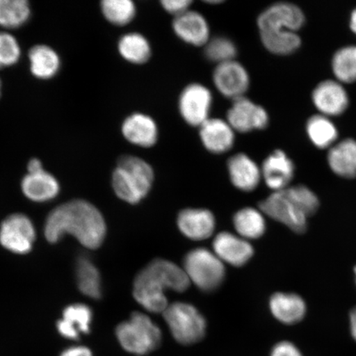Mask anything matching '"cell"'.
<instances>
[{
	"label": "cell",
	"mask_w": 356,
	"mask_h": 356,
	"mask_svg": "<svg viewBox=\"0 0 356 356\" xmlns=\"http://www.w3.org/2000/svg\"><path fill=\"white\" fill-rule=\"evenodd\" d=\"M104 217L92 204L84 200H70L49 213L44 226L48 242L56 243L65 234L73 235L88 249L99 248L104 242Z\"/></svg>",
	"instance_id": "6da1fadb"
},
{
	"label": "cell",
	"mask_w": 356,
	"mask_h": 356,
	"mask_svg": "<svg viewBox=\"0 0 356 356\" xmlns=\"http://www.w3.org/2000/svg\"><path fill=\"white\" fill-rule=\"evenodd\" d=\"M191 284L184 268L175 262L156 258L136 275L133 296L141 307L153 314H163L169 304L167 291L184 293Z\"/></svg>",
	"instance_id": "7a4b0ae2"
},
{
	"label": "cell",
	"mask_w": 356,
	"mask_h": 356,
	"mask_svg": "<svg viewBox=\"0 0 356 356\" xmlns=\"http://www.w3.org/2000/svg\"><path fill=\"white\" fill-rule=\"evenodd\" d=\"M257 22L261 42L271 54L289 56L299 50L302 42L297 33L304 26L305 17L296 4H271L260 13Z\"/></svg>",
	"instance_id": "3957f363"
},
{
	"label": "cell",
	"mask_w": 356,
	"mask_h": 356,
	"mask_svg": "<svg viewBox=\"0 0 356 356\" xmlns=\"http://www.w3.org/2000/svg\"><path fill=\"white\" fill-rule=\"evenodd\" d=\"M260 211L282 222L296 234H304L308 219L317 212L319 200L313 191L304 185L289 186L274 191L258 204Z\"/></svg>",
	"instance_id": "277c9868"
},
{
	"label": "cell",
	"mask_w": 356,
	"mask_h": 356,
	"mask_svg": "<svg viewBox=\"0 0 356 356\" xmlns=\"http://www.w3.org/2000/svg\"><path fill=\"white\" fill-rule=\"evenodd\" d=\"M154 181L152 166L145 159L134 155L120 157L111 176V186L118 197L136 204L150 193Z\"/></svg>",
	"instance_id": "5b68a950"
},
{
	"label": "cell",
	"mask_w": 356,
	"mask_h": 356,
	"mask_svg": "<svg viewBox=\"0 0 356 356\" xmlns=\"http://www.w3.org/2000/svg\"><path fill=\"white\" fill-rule=\"evenodd\" d=\"M115 336L124 350L136 355L152 353L162 342L160 328L140 312H134L130 318L118 324Z\"/></svg>",
	"instance_id": "8992f818"
},
{
	"label": "cell",
	"mask_w": 356,
	"mask_h": 356,
	"mask_svg": "<svg viewBox=\"0 0 356 356\" xmlns=\"http://www.w3.org/2000/svg\"><path fill=\"white\" fill-rule=\"evenodd\" d=\"M182 268L190 282L204 293L217 291L225 282L224 262L207 248H197L186 253Z\"/></svg>",
	"instance_id": "52a82bcc"
},
{
	"label": "cell",
	"mask_w": 356,
	"mask_h": 356,
	"mask_svg": "<svg viewBox=\"0 0 356 356\" xmlns=\"http://www.w3.org/2000/svg\"><path fill=\"white\" fill-rule=\"evenodd\" d=\"M162 314L173 338L179 344L198 343L206 336V318L188 302H172Z\"/></svg>",
	"instance_id": "ba28073f"
},
{
	"label": "cell",
	"mask_w": 356,
	"mask_h": 356,
	"mask_svg": "<svg viewBox=\"0 0 356 356\" xmlns=\"http://www.w3.org/2000/svg\"><path fill=\"white\" fill-rule=\"evenodd\" d=\"M212 93L199 83L186 86L178 99V110L184 121L191 127H200L210 118Z\"/></svg>",
	"instance_id": "9c48e42d"
},
{
	"label": "cell",
	"mask_w": 356,
	"mask_h": 356,
	"mask_svg": "<svg viewBox=\"0 0 356 356\" xmlns=\"http://www.w3.org/2000/svg\"><path fill=\"white\" fill-rule=\"evenodd\" d=\"M35 239L33 222L24 213H13L0 226V244L16 254H26L32 250Z\"/></svg>",
	"instance_id": "30bf717a"
},
{
	"label": "cell",
	"mask_w": 356,
	"mask_h": 356,
	"mask_svg": "<svg viewBox=\"0 0 356 356\" xmlns=\"http://www.w3.org/2000/svg\"><path fill=\"white\" fill-rule=\"evenodd\" d=\"M232 102V106L227 111L226 121L235 132L246 134L268 127L270 117L264 106L255 104L247 97Z\"/></svg>",
	"instance_id": "8fae6325"
},
{
	"label": "cell",
	"mask_w": 356,
	"mask_h": 356,
	"mask_svg": "<svg viewBox=\"0 0 356 356\" xmlns=\"http://www.w3.org/2000/svg\"><path fill=\"white\" fill-rule=\"evenodd\" d=\"M212 78L220 95L232 101L245 97L250 87L248 70L235 60L216 65Z\"/></svg>",
	"instance_id": "7c38bea8"
},
{
	"label": "cell",
	"mask_w": 356,
	"mask_h": 356,
	"mask_svg": "<svg viewBox=\"0 0 356 356\" xmlns=\"http://www.w3.org/2000/svg\"><path fill=\"white\" fill-rule=\"evenodd\" d=\"M177 225L185 237L202 241L211 237L216 221L213 213L207 209L186 208L178 213Z\"/></svg>",
	"instance_id": "4fadbf2b"
},
{
	"label": "cell",
	"mask_w": 356,
	"mask_h": 356,
	"mask_svg": "<svg viewBox=\"0 0 356 356\" xmlns=\"http://www.w3.org/2000/svg\"><path fill=\"white\" fill-rule=\"evenodd\" d=\"M121 131L129 143L140 148H152L159 140L157 123L150 115L135 113L124 119Z\"/></svg>",
	"instance_id": "5bb4252c"
},
{
	"label": "cell",
	"mask_w": 356,
	"mask_h": 356,
	"mask_svg": "<svg viewBox=\"0 0 356 356\" xmlns=\"http://www.w3.org/2000/svg\"><path fill=\"white\" fill-rule=\"evenodd\" d=\"M261 170L266 185L278 191L289 188L295 176L296 166L284 151L275 149L264 159Z\"/></svg>",
	"instance_id": "9a60e30c"
},
{
	"label": "cell",
	"mask_w": 356,
	"mask_h": 356,
	"mask_svg": "<svg viewBox=\"0 0 356 356\" xmlns=\"http://www.w3.org/2000/svg\"><path fill=\"white\" fill-rule=\"evenodd\" d=\"M213 249L222 262L235 267L246 265L254 255V248L250 243L227 231L216 236Z\"/></svg>",
	"instance_id": "2e32d148"
},
{
	"label": "cell",
	"mask_w": 356,
	"mask_h": 356,
	"mask_svg": "<svg viewBox=\"0 0 356 356\" xmlns=\"http://www.w3.org/2000/svg\"><path fill=\"white\" fill-rule=\"evenodd\" d=\"M172 30L177 37L194 47H204L211 39L208 22L202 13L189 10L172 21Z\"/></svg>",
	"instance_id": "e0dca14e"
},
{
	"label": "cell",
	"mask_w": 356,
	"mask_h": 356,
	"mask_svg": "<svg viewBox=\"0 0 356 356\" xmlns=\"http://www.w3.org/2000/svg\"><path fill=\"white\" fill-rule=\"evenodd\" d=\"M199 136L204 149L211 154H225L234 145V129L220 118H209L199 127Z\"/></svg>",
	"instance_id": "ac0fdd59"
},
{
	"label": "cell",
	"mask_w": 356,
	"mask_h": 356,
	"mask_svg": "<svg viewBox=\"0 0 356 356\" xmlns=\"http://www.w3.org/2000/svg\"><path fill=\"white\" fill-rule=\"evenodd\" d=\"M312 99L316 108L323 115H339L349 106V97L340 83L325 80L313 91Z\"/></svg>",
	"instance_id": "d6986e66"
},
{
	"label": "cell",
	"mask_w": 356,
	"mask_h": 356,
	"mask_svg": "<svg viewBox=\"0 0 356 356\" xmlns=\"http://www.w3.org/2000/svg\"><path fill=\"white\" fill-rule=\"evenodd\" d=\"M230 181L239 191L252 193L261 180V168L254 160L243 153L236 154L227 162Z\"/></svg>",
	"instance_id": "ffe728a7"
},
{
	"label": "cell",
	"mask_w": 356,
	"mask_h": 356,
	"mask_svg": "<svg viewBox=\"0 0 356 356\" xmlns=\"http://www.w3.org/2000/svg\"><path fill=\"white\" fill-rule=\"evenodd\" d=\"M92 311L83 304L67 306L62 318L56 323L57 331L66 339L77 341L81 334L90 332Z\"/></svg>",
	"instance_id": "44dd1931"
},
{
	"label": "cell",
	"mask_w": 356,
	"mask_h": 356,
	"mask_svg": "<svg viewBox=\"0 0 356 356\" xmlns=\"http://www.w3.org/2000/svg\"><path fill=\"white\" fill-rule=\"evenodd\" d=\"M21 188L26 198L34 202H46L59 195L60 186L56 177L44 169L25 175L21 181Z\"/></svg>",
	"instance_id": "7402d4cb"
},
{
	"label": "cell",
	"mask_w": 356,
	"mask_h": 356,
	"mask_svg": "<svg viewBox=\"0 0 356 356\" xmlns=\"http://www.w3.org/2000/svg\"><path fill=\"white\" fill-rule=\"evenodd\" d=\"M29 70L39 80H50L59 74L61 58L54 48L46 44H38L29 51Z\"/></svg>",
	"instance_id": "603a6c76"
},
{
	"label": "cell",
	"mask_w": 356,
	"mask_h": 356,
	"mask_svg": "<svg viewBox=\"0 0 356 356\" xmlns=\"http://www.w3.org/2000/svg\"><path fill=\"white\" fill-rule=\"evenodd\" d=\"M271 314L279 322L293 325L302 321L306 314V305L300 296L293 293L277 292L270 297Z\"/></svg>",
	"instance_id": "cb8c5ba5"
},
{
	"label": "cell",
	"mask_w": 356,
	"mask_h": 356,
	"mask_svg": "<svg viewBox=\"0 0 356 356\" xmlns=\"http://www.w3.org/2000/svg\"><path fill=\"white\" fill-rule=\"evenodd\" d=\"M327 161L333 172L345 178L356 177V141L346 139L331 147Z\"/></svg>",
	"instance_id": "d4e9b609"
},
{
	"label": "cell",
	"mask_w": 356,
	"mask_h": 356,
	"mask_svg": "<svg viewBox=\"0 0 356 356\" xmlns=\"http://www.w3.org/2000/svg\"><path fill=\"white\" fill-rule=\"evenodd\" d=\"M79 291L93 300H99L102 296L100 271L86 255L78 257L75 266Z\"/></svg>",
	"instance_id": "484cf974"
},
{
	"label": "cell",
	"mask_w": 356,
	"mask_h": 356,
	"mask_svg": "<svg viewBox=\"0 0 356 356\" xmlns=\"http://www.w3.org/2000/svg\"><path fill=\"white\" fill-rule=\"evenodd\" d=\"M118 49L120 56L129 63L146 64L152 56L149 40L140 33H129L119 39Z\"/></svg>",
	"instance_id": "4316f807"
},
{
	"label": "cell",
	"mask_w": 356,
	"mask_h": 356,
	"mask_svg": "<svg viewBox=\"0 0 356 356\" xmlns=\"http://www.w3.org/2000/svg\"><path fill=\"white\" fill-rule=\"evenodd\" d=\"M234 229L244 239H258L266 233V225L260 211L252 207L241 209L233 217Z\"/></svg>",
	"instance_id": "83f0119b"
},
{
	"label": "cell",
	"mask_w": 356,
	"mask_h": 356,
	"mask_svg": "<svg viewBox=\"0 0 356 356\" xmlns=\"http://www.w3.org/2000/svg\"><path fill=\"white\" fill-rule=\"evenodd\" d=\"M306 132L312 143L322 149L331 148L338 137L335 124L323 115L311 117L306 124Z\"/></svg>",
	"instance_id": "f1b7e54d"
},
{
	"label": "cell",
	"mask_w": 356,
	"mask_h": 356,
	"mask_svg": "<svg viewBox=\"0 0 356 356\" xmlns=\"http://www.w3.org/2000/svg\"><path fill=\"white\" fill-rule=\"evenodd\" d=\"M32 16L28 0H0V26L17 29L24 26Z\"/></svg>",
	"instance_id": "f546056e"
},
{
	"label": "cell",
	"mask_w": 356,
	"mask_h": 356,
	"mask_svg": "<svg viewBox=\"0 0 356 356\" xmlns=\"http://www.w3.org/2000/svg\"><path fill=\"white\" fill-rule=\"evenodd\" d=\"M102 15L111 24L124 26L135 19L137 8L131 0H104L100 3Z\"/></svg>",
	"instance_id": "4dcf8cb0"
},
{
	"label": "cell",
	"mask_w": 356,
	"mask_h": 356,
	"mask_svg": "<svg viewBox=\"0 0 356 356\" xmlns=\"http://www.w3.org/2000/svg\"><path fill=\"white\" fill-rule=\"evenodd\" d=\"M332 66L334 75L340 82H356V47H342L333 56Z\"/></svg>",
	"instance_id": "1f68e13d"
},
{
	"label": "cell",
	"mask_w": 356,
	"mask_h": 356,
	"mask_svg": "<svg viewBox=\"0 0 356 356\" xmlns=\"http://www.w3.org/2000/svg\"><path fill=\"white\" fill-rule=\"evenodd\" d=\"M204 56L216 65L235 60L238 49L233 40L224 35L212 38L204 47Z\"/></svg>",
	"instance_id": "d6a6232c"
},
{
	"label": "cell",
	"mask_w": 356,
	"mask_h": 356,
	"mask_svg": "<svg viewBox=\"0 0 356 356\" xmlns=\"http://www.w3.org/2000/svg\"><path fill=\"white\" fill-rule=\"evenodd\" d=\"M21 56V46L15 35L0 32V70L16 65Z\"/></svg>",
	"instance_id": "836d02e7"
},
{
	"label": "cell",
	"mask_w": 356,
	"mask_h": 356,
	"mask_svg": "<svg viewBox=\"0 0 356 356\" xmlns=\"http://www.w3.org/2000/svg\"><path fill=\"white\" fill-rule=\"evenodd\" d=\"M193 3L191 0H163L160 3L164 10L176 17L189 11Z\"/></svg>",
	"instance_id": "e575fe53"
},
{
	"label": "cell",
	"mask_w": 356,
	"mask_h": 356,
	"mask_svg": "<svg viewBox=\"0 0 356 356\" xmlns=\"http://www.w3.org/2000/svg\"><path fill=\"white\" fill-rule=\"evenodd\" d=\"M270 356H302L300 350L289 341H280L271 350Z\"/></svg>",
	"instance_id": "d590c367"
},
{
	"label": "cell",
	"mask_w": 356,
	"mask_h": 356,
	"mask_svg": "<svg viewBox=\"0 0 356 356\" xmlns=\"http://www.w3.org/2000/svg\"><path fill=\"white\" fill-rule=\"evenodd\" d=\"M60 356H92V353L88 347L77 346L65 349Z\"/></svg>",
	"instance_id": "8d00e7d4"
},
{
	"label": "cell",
	"mask_w": 356,
	"mask_h": 356,
	"mask_svg": "<svg viewBox=\"0 0 356 356\" xmlns=\"http://www.w3.org/2000/svg\"><path fill=\"white\" fill-rule=\"evenodd\" d=\"M28 173H34L44 170L43 163L38 158L31 159L28 163Z\"/></svg>",
	"instance_id": "74e56055"
},
{
	"label": "cell",
	"mask_w": 356,
	"mask_h": 356,
	"mask_svg": "<svg viewBox=\"0 0 356 356\" xmlns=\"http://www.w3.org/2000/svg\"><path fill=\"white\" fill-rule=\"evenodd\" d=\"M350 320L351 334L356 341V307L350 312Z\"/></svg>",
	"instance_id": "f35d334b"
},
{
	"label": "cell",
	"mask_w": 356,
	"mask_h": 356,
	"mask_svg": "<svg viewBox=\"0 0 356 356\" xmlns=\"http://www.w3.org/2000/svg\"><path fill=\"white\" fill-rule=\"evenodd\" d=\"M350 26L351 30L353 31V33L356 34V8L353 10V12L351 13Z\"/></svg>",
	"instance_id": "ab89813d"
},
{
	"label": "cell",
	"mask_w": 356,
	"mask_h": 356,
	"mask_svg": "<svg viewBox=\"0 0 356 356\" xmlns=\"http://www.w3.org/2000/svg\"><path fill=\"white\" fill-rule=\"evenodd\" d=\"M207 3H209V4H213V6H215V4H220L221 3H222V1H220V0H218V1H213V0H211V1H206Z\"/></svg>",
	"instance_id": "60d3db41"
},
{
	"label": "cell",
	"mask_w": 356,
	"mask_h": 356,
	"mask_svg": "<svg viewBox=\"0 0 356 356\" xmlns=\"http://www.w3.org/2000/svg\"><path fill=\"white\" fill-rule=\"evenodd\" d=\"M2 88H3L2 81H1V79H0V97H1V95H2Z\"/></svg>",
	"instance_id": "b9f144b4"
},
{
	"label": "cell",
	"mask_w": 356,
	"mask_h": 356,
	"mask_svg": "<svg viewBox=\"0 0 356 356\" xmlns=\"http://www.w3.org/2000/svg\"><path fill=\"white\" fill-rule=\"evenodd\" d=\"M355 280H356V266H355Z\"/></svg>",
	"instance_id": "7bdbcfd3"
}]
</instances>
